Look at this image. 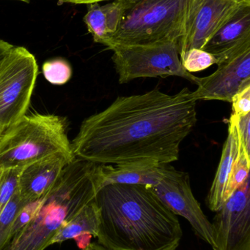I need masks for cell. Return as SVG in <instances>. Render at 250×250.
<instances>
[{"mask_svg": "<svg viewBox=\"0 0 250 250\" xmlns=\"http://www.w3.org/2000/svg\"><path fill=\"white\" fill-rule=\"evenodd\" d=\"M211 226L213 250H250V177L217 211Z\"/></svg>", "mask_w": 250, "mask_h": 250, "instance_id": "obj_9", "label": "cell"}, {"mask_svg": "<svg viewBox=\"0 0 250 250\" xmlns=\"http://www.w3.org/2000/svg\"><path fill=\"white\" fill-rule=\"evenodd\" d=\"M44 198L28 203L21 209L12 226L10 238L26 226L36 216L42 206Z\"/></svg>", "mask_w": 250, "mask_h": 250, "instance_id": "obj_22", "label": "cell"}, {"mask_svg": "<svg viewBox=\"0 0 250 250\" xmlns=\"http://www.w3.org/2000/svg\"><path fill=\"white\" fill-rule=\"evenodd\" d=\"M120 0L104 5L98 3L88 4L84 21L94 41L105 45L118 27L121 16Z\"/></svg>", "mask_w": 250, "mask_h": 250, "instance_id": "obj_17", "label": "cell"}, {"mask_svg": "<svg viewBox=\"0 0 250 250\" xmlns=\"http://www.w3.org/2000/svg\"><path fill=\"white\" fill-rule=\"evenodd\" d=\"M58 153L74 155L60 116L25 114L0 135V170L22 168Z\"/></svg>", "mask_w": 250, "mask_h": 250, "instance_id": "obj_5", "label": "cell"}, {"mask_svg": "<svg viewBox=\"0 0 250 250\" xmlns=\"http://www.w3.org/2000/svg\"><path fill=\"white\" fill-rule=\"evenodd\" d=\"M60 1L63 2L72 3V4H90L92 3H98L100 1H110V0H60Z\"/></svg>", "mask_w": 250, "mask_h": 250, "instance_id": "obj_26", "label": "cell"}, {"mask_svg": "<svg viewBox=\"0 0 250 250\" xmlns=\"http://www.w3.org/2000/svg\"><path fill=\"white\" fill-rule=\"evenodd\" d=\"M96 164L75 158L44 198L35 217L0 250H44L62 226L95 199Z\"/></svg>", "mask_w": 250, "mask_h": 250, "instance_id": "obj_3", "label": "cell"}, {"mask_svg": "<svg viewBox=\"0 0 250 250\" xmlns=\"http://www.w3.org/2000/svg\"><path fill=\"white\" fill-rule=\"evenodd\" d=\"M217 64L214 73L200 78L198 89L192 92L197 101L231 103L238 92L250 86V47Z\"/></svg>", "mask_w": 250, "mask_h": 250, "instance_id": "obj_11", "label": "cell"}, {"mask_svg": "<svg viewBox=\"0 0 250 250\" xmlns=\"http://www.w3.org/2000/svg\"><path fill=\"white\" fill-rule=\"evenodd\" d=\"M98 243L109 250H176L182 232L177 216L151 188L112 184L98 189Z\"/></svg>", "mask_w": 250, "mask_h": 250, "instance_id": "obj_2", "label": "cell"}, {"mask_svg": "<svg viewBox=\"0 0 250 250\" xmlns=\"http://www.w3.org/2000/svg\"><path fill=\"white\" fill-rule=\"evenodd\" d=\"M21 169L22 168L0 170V215L7 203L19 189Z\"/></svg>", "mask_w": 250, "mask_h": 250, "instance_id": "obj_21", "label": "cell"}, {"mask_svg": "<svg viewBox=\"0 0 250 250\" xmlns=\"http://www.w3.org/2000/svg\"><path fill=\"white\" fill-rule=\"evenodd\" d=\"M170 211L186 219L196 236L212 246V226L194 196L187 173L164 166V173L155 186L150 188Z\"/></svg>", "mask_w": 250, "mask_h": 250, "instance_id": "obj_8", "label": "cell"}, {"mask_svg": "<svg viewBox=\"0 0 250 250\" xmlns=\"http://www.w3.org/2000/svg\"><path fill=\"white\" fill-rule=\"evenodd\" d=\"M236 119L242 139L247 148L250 151V113L244 117H239L233 114Z\"/></svg>", "mask_w": 250, "mask_h": 250, "instance_id": "obj_24", "label": "cell"}, {"mask_svg": "<svg viewBox=\"0 0 250 250\" xmlns=\"http://www.w3.org/2000/svg\"><path fill=\"white\" fill-rule=\"evenodd\" d=\"M45 80L51 84L63 85L69 82L72 76V67L64 59L47 60L42 67Z\"/></svg>", "mask_w": 250, "mask_h": 250, "instance_id": "obj_19", "label": "cell"}, {"mask_svg": "<svg viewBox=\"0 0 250 250\" xmlns=\"http://www.w3.org/2000/svg\"><path fill=\"white\" fill-rule=\"evenodd\" d=\"M237 153V140L234 126L229 123L227 139L223 146L218 168L206 199L208 208L214 212H217L226 201L227 183Z\"/></svg>", "mask_w": 250, "mask_h": 250, "instance_id": "obj_16", "label": "cell"}, {"mask_svg": "<svg viewBox=\"0 0 250 250\" xmlns=\"http://www.w3.org/2000/svg\"><path fill=\"white\" fill-rule=\"evenodd\" d=\"M118 27L107 48L115 45L179 42L184 35L195 0H120Z\"/></svg>", "mask_w": 250, "mask_h": 250, "instance_id": "obj_4", "label": "cell"}, {"mask_svg": "<svg viewBox=\"0 0 250 250\" xmlns=\"http://www.w3.org/2000/svg\"><path fill=\"white\" fill-rule=\"evenodd\" d=\"M165 164L156 162H135L112 166L96 164L95 177L98 189L112 184L139 185L151 188L158 184Z\"/></svg>", "mask_w": 250, "mask_h": 250, "instance_id": "obj_13", "label": "cell"}, {"mask_svg": "<svg viewBox=\"0 0 250 250\" xmlns=\"http://www.w3.org/2000/svg\"><path fill=\"white\" fill-rule=\"evenodd\" d=\"M0 173H1V170H0Z\"/></svg>", "mask_w": 250, "mask_h": 250, "instance_id": "obj_29", "label": "cell"}, {"mask_svg": "<svg viewBox=\"0 0 250 250\" xmlns=\"http://www.w3.org/2000/svg\"><path fill=\"white\" fill-rule=\"evenodd\" d=\"M192 92L185 87L169 95L155 89L118 97L82 122L71 143L75 157L95 164L177 161L182 141L198 122Z\"/></svg>", "mask_w": 250, "mask_h": 250, "instance_id": "obj_1", "label": "cell"}, {"mask_svg": "<svg viewBox=\"0 0 250 250\" xmlns=\"http://www.w3.org/2000/svg\"><path fill=\"white\" fill-rule=\"evenodd\" d=\"M14 46L15 45L9 43L7 41L0 39V67Z\"/></svg>", "mask_w": 250, "mask_h": 250, "instance_id": "obj_25", "label": "cell"}, {"mask_svg": "<svg viewBox=\"0 0 250 250\" xmlns=\"http://www.w3.org/2000/svg\"><path fill=\"white\" fill-rule=\"evenodd\" d=\"M180 59L185 70L190 73L202 71L217 62L214 55L201 48H192L181 56Z\"/></svg>", "mask_w": 250, "mask_h": 250, "instance_id": "obj_20", "label": "cell"}, {"mask_svg": "<svg viewBox=\"0 0 250 250\" xmlns=\"http://www.w3.org/2000/svg\"><path fill=\"white\" fill-rule=\"evenodd\" d=\"M232 110L237 117L246 116L250 113V86L238 92L232 99Z\"/></svg>", "mask_w": 250, "mask_h": 250, "instance_id": "obj_23", "label": "cell"}, {"mask_svg": "<svg viewBox=\"0 0 250 250\" xmlns=\"http://www.w3.org/2000/svg\"><path fill=\"white\" fill-rule=\"evenodd\" d=\"M75 158L72 154L58 153L22 167L18 189L21 198L29 203L45 197Z\"/></svg>", "mask_w": 250, "mask_h": 250, "instance_id": "obj_12", "label": "cell"}, {"mask_svg": "<svg viewBox=\"0 0 250 250\" xmlns=\"http://www.w3.org/2000/svg\"><path fill=\"white\" fill-rule=\"evenodd\" d=\"M113 60L119 83H129L140 78L178 76L198 84L200 78L185 70L179 54V42L143 45H115Z\"/></svg>", "mask_w": 250, "mask_h": 250, "instance_id": "obj_6", "label": "cell"}, {"mask_svg": "<svg viewBox=\"0 0 250 250\" xmlns=\"http://www.w3.org/2000/svg\"><path fill=\"white\" fill-rule=\"evenodd\" d=\"M98 226L99 212L93 200L60 228L49 242V246L73 239L78 247L84 250L91 243V238H96Z\"/></svg>", "mask_w": 250, "mask_h": 250, "instance_id": "obj_15", "label": "cell"}, {"mask_svg": "<svg viewBox=\"0 0 250 250\" xmlns=\"http://www.w3.org/2000/svg\"><path fill=\"white\" fill-rule=\"evenodd\" d=\"M82 250H109L106 249L104 247L101 246V245H99L98 243H96V242H94V243H91L88 247L85 248V249Z\"/></svg>", "mask_w": 250, "mask_h": 250, "instance_id": "obj_27", "label": "cell"}, {"mask_svg": "<svg viewBox=\"0 0 250 250\" xmlns=\"http://www.w3.org/2000/svg\"><path fill=\"white\" fill-rule=\"evenodd\" d=\"M16 1H23V2L29 3L31 0H16Z\"/></svg>", "mask_w": 250, "mask_h": 250, "instance_id": "obj_28", "label": "cell"}, {"mask_svg": "<svg viewBox=\"0 0 250 250\" xmlns=\"http://www.w3.org/2000/svg\"><path fill=\"white\" fill-rule=\"evenodd\" d=\"M250 0H195L184 35L179 40V54L201 48L228 23Z\"/></svg>", "mask_w": 250, "mask_h": 250, "instance_id": "obj_10", "label": "cell"}, {"mask_svg": "<svg viewBox=\"0 0 250 250\" xmlns=\"http://www.w3.org/2000/svg\"><path fill=\"white\" fill-rule=\"evenodd\" d=\"M26 204L28 203L21 198L17 191L3 209L0 215V250L10 239L13 223L19 211Z\"/></svg>", "mask_w": 250, "mask_h": 250, "instance_id": "obj_18", "label": "cell"}, {"mask_svg": "<svg viewBox=\"0 0 250 250\" xmlns=\"http://www.w3.org/2000/svg\"><path fill=\"white\" fill-rule=\"evenodd\" d=\"M250 47V4L220 29L202 49L214 55L217 63Z\"/></svg>", "mask_w": 250, "mask_h": 250, "instance_id": "obj_14", "label": "cell"}, {"mask_svg": "<svg viewBox=\"0 0 250 250\" xmlns=\"http://www.w3.org/2000/svg\"><path fill=\"white\" fill-rule=\"evenodd\" d=\"M36 59L14 46L0 67V135L26 114L38 76Z\"/></svg>", "mask_w": 250, "mask_h": 250, "instance_id": "obj_7", "label": "cell"}]
</instances>
